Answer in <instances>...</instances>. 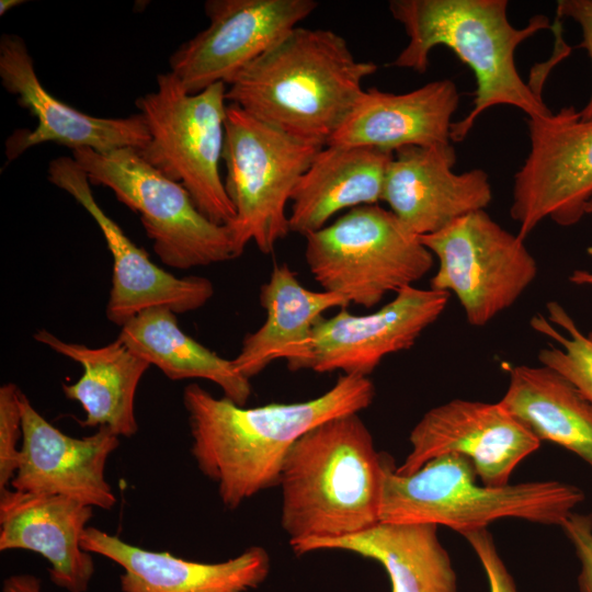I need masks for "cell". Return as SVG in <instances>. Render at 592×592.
I'll return each instance as SVG.
<instances>
[{
  "instance_id": "obj_1",
  "label": "cell",
  "mask_w": 592,
  "mask_h": 592,
  "mask_svg": "<svg viewBox=\"0 0 592 592\" xmlns=\"http://www.w3.org/2000/svg\"><path fill=\"white\" fill-rule=\"evenodd\" d=\"M374 398L368 377L345 374L316 398L253 408L190 384L183 390V405L191 453L201 473L216 483L223 504L235 510L278 486L286 455L301 435L335 417L358 413Z\"/></svg>"
},
{
  "instance_id": "obj_2",
  "label": "cell",
  "mask_w": 592,
  "mask_h": 592,
  "mask_svg": "<svg viewBox=\"0 0 592 592\" xmlns=\"http://www.w3.org/2000/svg\"><path fill=\"white\" fill-rule=\"evenodd\" d=\"M376 70V64L357 60L334 31L297 26L235 77L226 99L296 139L323 147Z\"/></svg>"
},
{
  "instance_id": "obj_3",
  "label": "cell",
  "mask_w": 592,
  "mask_h": 592,
  "mask_svg": "<svg viewBox=\"0 0 592 592\" xmlns=\"http://www.w3.org/2000/svg\"><path fill=\"white\" fill-rule=\"evenodd\" d=\"M506 0H391L392 18L405 29L408 44L391 62L420 75L429 67L436 46H446L475 75L476 92L470 112L452 125L451 140L462 141L477 118L496 105H511L527 117L553 112L515 65L517 46L537 32L549 29L545 15H535L524 27H514L508 19Z\"/></svg>"
},
{
  "instance_id": "obj_4",
  "label": "cell",
  "mask_w": 592,
  "mask_h": 592,
  "mask_svg": "<svg viewBox=\"0 0 592 592\" xmlns=\"http://www.w3.org/2000/svg\"><path fill=\"white\" fill-rule=\"evenodd\" d=\"M384 457L358 413L325 421L283 463L281 525L291 546L362 532L379 522Z\"/></svg>"
},
{
  "instance_id": "obj_5",
  "label": "cell",
  "mask_w": 592,
  "mask_h": 592,
  "mask_svg": "<svg viewBox=\"0 0 592 592\" xmlns=\"http://www.w3.org/2000/svg\"><path fill=\"white\" fill-rule=\"evenodd\" d=\"M477 478L463 455L435 457L410 475L385 455L379 522L430 523L462 535L502 519L560 526L584 500L580 488L558 480L490 487Z\"/></svg>"
},
{
  "instance_id": "obj_6",
  "label": "cell",
  "mask_w": 592,
  "mask_h": 592,
  "mask_svg": "<svg viewBox=\"0 0 592 592\" xmlns=\"http://www.w3.org/2000/svg\"><path fill=\"white\" fill-rule=\"evenodd\" d=\"M227 86L215 83L187 93L171 72L157 76V89L139 96L149 141L141 158L182 184L197 208L212 221L229 225L236 210L220 175L227 116Z\"/></svg>"
},
{
  "instance_id": "obj_7",
  "label": "cell",
  "mask_w": 592,
  "mask_h": 592,
  "mask_svg": "<svg viewBox=\"0 0 592 592\" xmlns=\"http://www.w3.org/2000/svg\"><path fill=\"white\" fill-rule=\"evenodd\" d=\"M305 239L306 263L322 291L365 308L413 286L434 264L420 238L378 204L354 207Z\"/></svg>"
},
{
  "instance_id": "obj_8",
  "label": "cell",
  "mask_w": 592,
  "mask_h": 592,
  "mask_svg": "<svg viewBox=\"0 0 592 592\" xmlns=\"http://www.w3.org/2000/svg\"><path fill=\"white\" fill-rule=\"evenodd\" d=\"M91 185L110 189L139 215L152 248L163 264L187 270L238 255L231 228L206 217L186 189L146 162L137 149L71 150Z\"/></svg>"
},
{
  "instance_id": "obj_9",
  "label": "cell",
  "mask_w": 592,
  "mask_h": 592,
  "mask_svg": "<svg viewBox=\"0 0 592 592\" xmlns=\"http://www.w3.org/2000/svg\"><path fill=\"white\" fill-rule=\"evenodd\" d=\"M321 148L257 119L237 104L227 105L224 183L236 210L229 227L238 255L249 242L272 253L291 232L286 205Z\"/></svg>"
},
{
  "instance_id": "obj_10",
  "label": "cell",
  "mask_w": 592,
  "mask_h": 592,
  "mask_svg": "<svg viewBox=\"0 0 592 592\" xmlns=\"http://www.w3.org/2000/svg\"><path fill=\"white\" fill-rule=\"evenodd\" d=\"M419 238L439 261L430 288L453 293L475 327L511 307L537 275L536 260L524 240L485 209Z\"/></svg>"
},
{
  "instance_id": "obj_11",
  "label": "cell",
  "mask_w": 592,
  "mask_h": 592,
  "mask_svg": "<svg viewBox=\"0 0 592 592\" xmlns=\"http://www.w3.org/2000/svg\"><path fill=\"white\" fill-rule=\"evenodd\" d=\"M526 122L530 151L514 175L510 208L523 240L547 218L576 225L592 200V119L567 106Z\"/></svg>"
},
{
  "instance_id": "obj_12",
  "label": "cell",
  "mask_w": 592,
  "mask_h": 592,
  "mask_svg": "<svg viewBox=\"0 0 592 592\" xmlns=\"http://www.w3.org/2000/svg\"><path fill=\"white\" fill-rule=\"evenodd\" d=\"M317 7L315 0H207L208 26L171 55L170 71L190 94L228 86Z\"/></svg>"
},
{
  "instance_id": "obj_13",
  "label": "cell",
  "mask_w": 592,
  "mask_h": 592,
  "mask_svg": "<svg viewBox=\"0 0 592 592\" xmlns=\"http://www.w3.org/2000/svg\"><path fill=\"white\" fill-rule=\"evenodd\" d=\"M411 449L396 467L410 475L429 460L458 454L468 457L481 483H510L516 466L540 441L499 401L453 399L426 411L409 435Z\"/></svg>"
},
{
  "instance_id": "obj_14",
  "label": "cell",
  "mask_w": 592,
  "mask_h": 592,
  "mask_svg": "<svg viewBox=\"0 0 592 592\" xmlns=\"http://www.w3.org/2000/svg\"><path fill=\"white\" fill-rule=\"evenodd\" d=\"M47 179L67 192L100 228L113 260L107 319L118 326L144 309L167 307L185 314L203 307L214 295L213 283L203 276L178 277L155 264L96 202L87 173L70 156L48 163Z\"/></svg>"
},
{
  "instance_id": "obj_15",
  "label": "cell",
  "mask_w": 592,
  "mask_h": 592,
  "mask_svg": "<svg viewBox=\"0 0 592 592\" xmlns=\"http://www.w3.org/2000/svg\"><path fill=\"white\" fill-rule=\"evenodd\" d=\"M0 79L7 92L37 122L33 129L20 128L8 137L9 161L44 143L103 152L125 147L141 150L149 141L146 122L139 113L96 117L53 96L38 79L24 39L16 34L5 33L0 38Z\"/></svg>"
},
{
  "instance_id": "obj_16",
  "label": "cell",
  "mask_w": 592,
  "mask_h": 592,
  "mask_svg": "<svg viewBox=\"0 0 592 592\" xmlns=\"http://www.w3.org/2000/svg\"><path fill=\"white\" fill-rule=\"evenodd\" d=\"M448 298V293L408 286L372 314L341 308L321 317L312 329L306 369L368 377L384 357L411 349L443 314Z\"/></svg>"
},
{
  "instance_id": "obj_17",
  "label": "cell",
  "mask_w": 592,
  "mask_h": 592,
  "mask_svg": "<svg viewBox=\"0 0 592 592\" xmlns=\"http://www.w3.org/2000/svg\"><path fill=\"white\" fill-rule=\"evenodd\" d=\"M20 407L22 446L11 487L111 510L116 497L105 479V466L119 436L105 426L86 437L67 435L39 414L22 391Z\"/></svg>"
},
{
  "instance_id": "obj_18",
  "label": "cell",
  "mask_w": 592,
  "mask_h": 592,
  "mask_svg": "<svg viewBox=\"0 0 592 592\" xmlns=\"http://www.w3.org/2000/svg\"><path fill=\"white\" fill-rule=\"evenodd\" d=\"M452 144L409 146L394 152L382 201L418 237L431 235L492 201L488 174L481 169L453 171Z\"/></svg>"
},
{
  "instance_id": "obj_19",
  "label": "cell",
  "mask_w": 592,
  "mask_h": 592,
  "mask_svg": "<svg viewBox=\"0 0 592 592\" xmlns=\"http://www.w3.org/2000/svg\"><path fill=\"white\" fill-rule=\"evenodd\" d=\"M81 547L123 568L122 592H251L269 577L271 558L261 546H251L236 557L218 562H200L126 543L89 526Z\"/></svg>"
},
{
  "instance_id": "obj_20",
  "label": "cell",
  "mask_w": 592,
  "mask_h": 592,
  "mask_svg": "<svg viewBox=\"0 0 592 592\" xmlns=\"http://www.w3.org/2000/svg\"><path fill=\"white\" fill-rule=\"evenodd\" d=\"M92 515V506L67 497L7 489L0 493V550L39 554L56 587L87 592L95 567L81 537Z\"/></svg>"
},
{
  "instance_id": "obj_21",
  "label": "cell",
  "mask_w": 592,
  "mask_h": 592,
  "mask_svg": "<svg viewBox=\"0 0 592 592\" xmlns=\"http://www.w3.org/2000/svg\"><path fill=\"white\" fill-rule=\"evenodd\" d=\"M458 104L457 87L448 79L405 93L369 88L327 145L395 152L409 146L451 144L452 118Z\"/></svg>"
},
{
  "instance_id": "obj_22",
  "label": "cell",
  "mask_w": 592,
  "mask_h": 592,
  "mask_svg": "<svg viewBox=\"0 0 592 592\" xmlns=\"http://www.w3.org/2000/svg\"><path fill=\"white\" fill-rule=\"evenodd\" d=\"M259 300L265 310V320L243 338L232 360L235 368L248 379L276 360L286 361L291 371L306 369L316 322L323 312L350 305L334 293L306 288L287 263L274 265L267 282L260 288Z\"/></svg>"
},
{
  "instance_id": "obj_23",
  "label": "cell",
  "mask_w": 592,
  "mask_h": 592,
  "mask_svg": "<svg viewBox=\"0 0 592 592\" xmlns=\"http://www.w3.org/2000/svg\"><path fill=\"white\" fill-rule=\"evenodd\" d=\"M392 156L371 147L323 146L293 191L291 231L305 237L341 210L377 204Z\"/></svg>"
},
{
  "instance_id": "obj_24",
  "label": "cell",
  "mask_w": 592,
  "mask_h": 592,
  "mask_svg": "<svg viewBox=\"0 0 592 592\" xmlns=\"http://www.w3.org/2000/svg\"><path fill=\"white\" fill-rule=\"evenodd\" d=\"M439 526L430 523L377 524L339 538L309 539L292 546L296 555L344 550L377 561L391 592H457V576L442 545Z\"/></svg>"
},
{
  "instance_id": "obj_25",
  "label": "cell",
  "mask_w": 592,
  "mask_h": 592,
  "mask_svg": "<svg viewBox=\"0 0 592 592\" xmlns=\"http://www.w3.org/2000/svg\"><path fill=\"white\" fill-rule=\"evenodd\" d=\"M34 339L83 368L76 383L62 385L65 396L83 408V426H105L125 437L137 433L135 396L141 377L150 367L147 361L118 338L104 346L90 348L65 342L41 329L34 333Z\"/></svg>"
},
{
  "instance_id": "obj_26",
  "label": "cell",
  "mask_w": 592,
  "mask_h": 592,
  "mask_svg": "<svg viewBox=\"0 0 592 592\" xmlns=\"http://www.w3.org/2000/svg\"><path fill=\"white\" fill-rule=\"evenodd\" d=\"M499 402L539 441L556 443L592 467V400L561 374L516 365Z\"/></svg>"
},
{
  "instance_id": "obj_27",
  "label": "cell",
  "mask_w": 592,
  "mask_h": 592,
  "mask_svg": "<svg viewBox=\"0 0 592 592\" xmlns=\"http://www.w3.org/2000/svg\"><path fill=\"white\" fill-rule=\"evenodd\" d=\"M117 338L172 380H210L219 386L224 397L239 406H244L252 395L250 379L235 368L232 360L187 335L167 307L141 310L121 327Z\"/></svg>"
},
{
  "instance_id": "obj_28",
  "label": "cell",
  "mask_w": 592,
  "mask_h": 592,
  "mask_svg": "<svg viewBox=\"0 0 592 592\" xmlns=\"http://www.w3.org/2000/svg\"><path fill=\"white\" fill-rule=\"evenodd\" d=\"M546 309L547 318L536 315L531 319V326L558 345L540 349L539 363L561 374L592 400V341L560 304L549 301Z\"/></svg>"
},
{
  "instance_id": "obj_29",
  "label": "cell",
  "mask_w": 592,
  "mask_h": 592,
  "mask_svg": "<svg viewBox=\"0 0 592 592\" xmlns=\"http://www.w3.org/2000/svg\"><path fill=\"white\" fill-rule=\"evenodd\" d=\"M21 390L12 383L0 388V493L9 489L19 464L22 435Z\"/></svg>"
},
{
  "instance_id": "obj_30",
  "label": "cell",
  "mask_w": 592,
  "mask_h": 592,
  "mask_svg": "<svg viewBox=\"0 0 592 592\" xmlns=\"http://www.w3.org/2000/svg\"><path fill=\"white\" fill-rule=\"evenodd\" d=\"M477 555L488 579L490 592H517L516 585L487 528L463 535Z\"/></svg>"
},
{
  "instance_id": "obj_31",
  "label": "cell",
  "mask_w": 592,
  "mask_h": 592,
  "mask_svg": "<svg viewBox=\"0 0 592 592\" xmlns=\"http://www.w3.org/2000/svg\"><path fill=\"white\" fill-rule=\"evenodd\" d=\"M566 536L572 543L580 560L578 576L580 592H592V513L571 512L561 523Z\"/></svg>"
},
{
  "instance_id": "obj_32",
  "label": "cell",
  "mask_w": 592,
  "mask_h": 592,
  "mask_svg": "<svg viewBox=\"0 0 592 592\" xmlns=\"http://www.w3.org/2000/svg\"><path fill=\"white\" fill-rule=\"evenodd\" d=\"M557 18H569L580 26L582 42L579 46L585 49L592 64V0H560L557 3ZM579 112L582 119H592V91Z\"/></svg>"
},
{
  "instance_id": "obj_33",
  "label": "cell",
  "mask_w": 592,
  "mask_h": 592,
  "mask_svg": "<svg viewBox=\"0 0 592 592\" xmlns=\"http://www.w3.org/2000/svg\"><path fill=\"white\" fill-rule=\"evenodd\" d=\"M1 592H42V581L29 573L12 574L3 580Z\"/></svg>"
},
{
  "instance_id": "obj_34",
  "label": "cell",
  "mask_w": 592,
  "mask_h": 592,
  "mask_svg": "<svg viewBox=\"0 0 592 592\" xmlns=\"http://www.w3.org/2000/svg\"><path fill=\"white\" fill-rule=\"evenodd\" d=\"M587 214H592V200L587 206ZM569 280L576 285H591L592 286V272L585 270H576Z\"/></svg>"
},
{
  "instance_id": "obj_35",
  "label": "cell",
  "mask_w": 592,
  "mask_h": 592,
  "mask_svg": "<svg viewBox=\"0 0 592 592\" xmlns=\"http://www.w3.org/2000/svg\"><path fill=\"white\" fill-rule=\"evenodd\" d=\"M25 1L23 0H1L0 1V15L5 14L10 10L14 9L15 7L21 5Z\"/></svg>"
},
{
  "instance_id": "obj_36",
  "label": "cell",
  "mask_w": 592,
  "mask_h": 592,
  "mask_svg": "<svg viewBox=\"0 0 592 592\" xmlns=\"http://www.w3.org/2000/svg\"><path fill=\"white\" fill-rule=\"evenodd\" d=\"M588 338L592 341V330L588 333Z\"/></svg>"
}]
</instances>
